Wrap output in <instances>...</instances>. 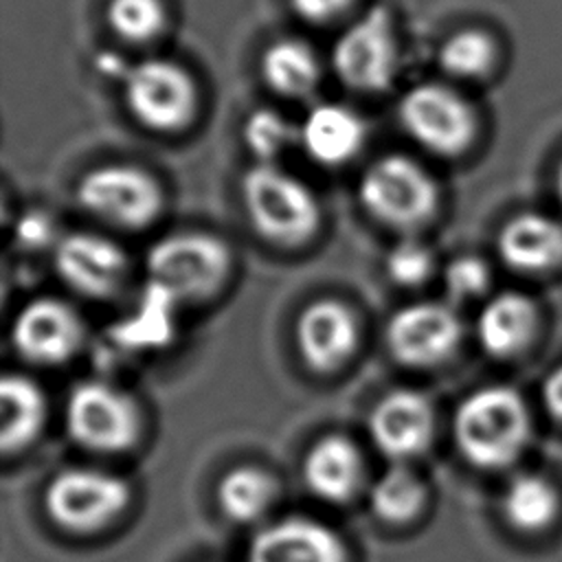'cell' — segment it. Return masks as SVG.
<instances>
[{
	"label": "cell",
	"instance_id": "2",
	"mask_svg": "<svg viewBox=\"0 0 562 562\" xmlns=\"http://www.w3.org/2000/svg\"><path fill=\"white\" fill-rule=\"evenodd\" d=\"M241 198L255 231L279 246H299L321 226L312 189L274 162H257L241 178Z\"/></svg>",
	"mask_w": 562,
	"mask_h": 562
},
{
	"label": "cell",
	"instance_id": "22",
	"mask_svg": "<svg viewBox=\"0 0 562 562\" xmlns=\"http://www.w3.org/2000/svg\"><path fill=\"white\" fill-rule=\"evenodd\" d=\"M277 479L259 465H237L217 483V503L226 518L252 522L263 516L277 501Z\"/></svg>",
	"mask_w": 562,
	"mask_h": 562
},
{
	"label": "cell",
	"instance_id": "8",
	"mask_svg": "<svg viewBox=\"0 0 562 562\" xmlns=\"http://www.w3.org/2000/svg\"><path fill=\"white\" fill-rule=\"evenodd\" d=\"M397 116L404 132L437 156H459L476 136L472 105L441 83L411 88L400 101Z\"/></svg>",
	"mask_w": 562,
	"mask_h": 562
},
{
	"label": "cell",
	"instance_id": "1",
	"mask_svg": "<svg viewBox=\"0 0 562 562\" xmlns=\"http://www.w3.org/2000/svg\"><path fill=\"white\" fill-rule=\"evenodd\" d=\"M452 435L468 463L501 470L514 463L531 435L525 400L509 386H483L465 395L452 417Z\"/></svg>",
	"mask_w": 562,
	"mask_h": 562
},
{
	"label": "cell",
	"instance_id": "16",
	"mask_svg": "<svg viewBox=\"0 0 562 562\" xmlns=\"http://www.w3.org/2000/svg\"><path fill=\"white\" fill-rule=\"evenodd\" d=\"M248 562H349V555L342 538L325 522L288 516L255 533Z\"/></svg>",
	"mask_w": 562,
	"mask_h": 562
},
{
	"label": "cell",
	"instance_id": "10",
	"mask_svg": "<svg viewBox=\"0 0 562 562\" xmlns=\"http://www.w3.org/2000/svg\"><path fill=\"white\" fill-rule=\"evenodd\" d=\"M338 79L360 92L386 90L397 72V44L384 7L369 9L342 31L331 50Z\"/></svg>",
	"mask_w": 562,
	"mask_h": 562
},
{
	"label": "cell",
	"instance_id": "14",
	"mask_svg": "<svg viewBox=\"0 0 562 562\" xmlns=\"http://www.w3.org/2000/svg\"><path fill=\"white\" fill-rule=\"evenodd\" d=\"M369 435L384 457L404 463L426 452L432 441V404L413 389L389 391L369 413Z\"/></svg>",
	"mask_w": 562,
	"mask_h": 562
},
{
	"label": "cell",
	"instance_id": "21",
	"mask_svg": "<svg viewBox=\"0 0 562 562\" xmlns=\"http://www.w3.org/2000/svg\"><path fill=\"white\" fill-rule=\"evenodd\" d=\"M0 446L4 454L29 448L46 422V397L37 382L22 373H7L0 384Z\"/></svg>",
	"mask_w": 562,
	"mask_h": 562
},
{
	"label": "cell",
	"instance_id": "4",
	"mask_svg": "<svg viewBox=\"0 0 562 562\" xmlns=\"http://www.w3.org/2000/svg\"><path fill=\"white\" fill-rule=\"evenodd\" d=\"M358 198L375 222L397 231L426 224L439 206L435 178L402 154H389L371 162L360 178Z\"/></svg>",
	"mask_w": 562,
	"mask_h": 562
},
{
	"label": "cell",
	"instance_id": "24",
	"mask_svg": "<svg viewBox=\"0 0 562 562\" xmlns=\"http://www.w3.org/2000/svg\"><path fill=\"white\" fill-rule=\"evenodd\" d=\"M261 75L266 83L283 97L310 94L318 79L321 68L312 48L299 40H277L261 57Z\"/></svg>",
	"mask_w": 562,
	"mask_h": 562
},
{
	"label": "cell",
	"instance_id": "27",
	"mask_svg": "<svg viewBox=\"0 0 562 562\" xmlns=\"http://www.w3.org/2000/svg\"><path fill=\"white\" fill-rule=\"evenodd\" d=\"M108 22L119 37L143 44L165 29L167 11L162 0H110Z\"/></svg>",
	"mask_w": 562,
	"mask_h": 562
},
{
	"label": "cell",
	"instance_id": "18",
	"mask_svg": "<svg viewBox=\"0 0 562 562\" xmlns=\"http://www.w3.org/2000/svg\"><path fill=\"white\" fill-rule=\"evenodd\" d=\"M496 248L516 272H549L562 263V224L542 213L514 215L503 224Z\"/></svg>",
	"mask_w": 562,
	"mask_h": 562
},
{
	"label": "cell",
	"instance_id": "25",
	"mask_svg": "<svg viewBox=\"0 0 562 562\" xmlns=\"http://www.w3.org/2000/svg\"><path fill=\"white\" fill-rule=\"evenodd\" d=\"M428 501L424 479L404 463L384 470L371 485L369 503L373 514L389 525H406L415 520Z\"/></svg>",
	"mask_w": 562,
	"mask_h": 562
},
{
	"label": "cell",
	"instance_id": "30",
	"mask_svg": "<svg viewBox=\"0 0 562 562\" xmlns=\"http://www.w3.org/2000/svg\"><path fill=\"white\" fill-rule=\"evenodd\" d=\"M446 290L454 301H468L481 296L490 285V270L483 259L463 255L452 259L443 272Z\"/></svg>",
	"mask_w": 562,
	"mask_h": 562
},
{
	"label": "cell",
	"instance_id": "5",
	"mask_svg": "<svg viewBox=\"0 0 562 562\" xmlns=\"http://www.w3.org/2000/svg\"><path fill=\"white\" fill-rule=\"evenodd\" d=\"M125 479L97 468L59 470L44 490L48 518L70 533H94L116 520L130 505Z\"/></svg>",
	"mask_w": 562,
	"mask_h": 562
},
{
	"label": "cell",
	"instance_id": "33",
	"mask_svg": "<svg viewBox=\"0 0 562 562\" xmlns=\"http://www.w3.org/2000/svg\"><path fill=\"white\" fill-rule=\"evenodd\" d=\"M555 189H558V198L562 202V162H560V169H558V178H555Z\"/></svg>",
	"mask_w": 562,
	"mask_h": 562
},
{
	"label": "cell",
	"instance_id": "17",
	"mask_svg": "<svg viewBox=\"0 0 562 562\" xmlns=\"http://www.w3.org/2000/svg\"><path fill=\"white\" fill-rule=\"evenodd\" d=\"M303 479L318 498L347 503L358 494L364 481L362 452L345 435H325L305 452Z\"/></svg>",
	"mask_w": 562,
	"mask_h": 562
},
{
	"label": "cell",
	"instance_id": "3",
	"mask_svg": "<svg viewBox=\"0 0 562 562\" xmlns=\"http://www.w3.org/2000/svg\"><path fill=\"white\" fill-rule=\"evenodd\" d=\"M231 248L211 233H173L158 239L145 259L149 283L173 301L215 294L231 274Z\"/></svg>",
	"mask_w": 562,
	"mask_h": 562
},
{
	"label": "cell",
	"instance_id": "13",
	"mask_svg": "<svg viewBox=\"0 0 562 562\" xmlns=\"http://www.w3.org/2000/svg\"><path fill=\"white\" fill-rule=\"evenodd\" d=\"M53 261L59 279L90 299L114 296L130 272L127 255L116 241L83 231L61 237Z\"/></svg>",
	"mask_w": 562,
	"mask_h": 562
},
{
	"label": "cell",
	"instance_id": "11",
	"mask_svg": "<svg viewBox=\"0 0 562 562\" xmlns=\"http://www.w3.org/2000/svg\"><path fill=\"white\" fill-rule=\"evenodd\" d=\"M463 336L457 312L437 301L411 303L397 310L386 325V347L406 367L424 369L448 360Z\"/></svg>",
	"mask_w": 562,
	"mask_h": 562
},
{
	"label": "cell",
	"instance_id": "28",
	"mask_svg": "<svg viewBox=\"0 0 562 562\" xmlns=\"http://www.w3.org/2000/svg\"><path fill=\"white\" fill-rule=\"evenodd\" d=\"M244 140L259 162H274L294 140V127L274 110H255L244 125Z\"/></svg>",
	"mask_w": 562,
	"mask_h": 562
},
{
	"label": "cell",
	"instance_id": "23",
	"mask_svg": "<svg viewBox=\"0 0 562 562\" xmlns=\"http://www.w3.org/2000/svg\"><path fill=\"white\" fill-rule=\"evenodd\" d=\"M505 520L525 533L547 529L560 512V494L555 485L540 474H520L507 485L503 501Z\"/></svg>",
	"mask_w": 562,
	"mask_h": 562
},
{
	"label": "cell",
	"instance_id": "26",
	"mask_svg": "<svg viewBox=\"0 0 562 562\" xmlns=\"http://www.w3.org/2000/svg\"><path fill=\"white\" fill-rule=\"evenodd\" d=\"M494 55V42L487 33L465 29L443 42L439 64L457 79H476L492 68Z\"/></svg>",
	"mask_w": 562,
	"mask_h": 562
},
{
	"label": "cell",
	"instance_id": "20",
	"mask_svg": "<svg viewBox=\"0 0 562 562\" xmlns=\"http://www.w3.org/2000/svg\"><path fill=\"white\" fill-rule=\"evenodd\" d=\"M536 327L538 310L533 301L520 292H501L492 296L476 318L479 342L494 358H512L520 353L531 342Z\"/></svg>",
	"mask_w": 562,
	"mask_h": 562
},
{
	"label": "cell",
	"instance_id": "9",
	"mask_svg": "<svg viewBox=\"0 0 562 562\" xmlns=\"http://www.w3.org/2000/svg\"><path fill=\"white\" fill-rule=\"evenodd\" d=\"M123 83L132 116L154 132H178L195 116V83L169 59H145L127 68Z\"/></svg>",
	"mask_w": 562,
	"mask_h": 562
},
{
	"label": "cell",
	"instance_id": "31",
	"mask_svg": "<svg viewBox=\"0 0 562 562\" xmlns=\"http://www.w3.org/2000/svg\"><path fill=\"white\" fill-rule=\"evenodd\" d=\"M296 15L312 24H325L338 15H342L351 0H290Z\"/></svg>",
	"mask_w": 562,
	"mask_h": 562
},
{
	"label": "cell",
	"instance_id": "6",
	"mask_svg": "<svg viewBox=\"0 0 562 562\" xmlns=\"http://www.w3.org/2000/svg\"><path fill=\"white\" fill-rule=\"evenodd\" d=\"M68 437L94 452L130 450L143 432L138 402L123 389L88 380L77 384L66 402Z\"/></svg>",
	"mask_w": 562,
	"mask_h": 562
},
{
	"label": "cell",
	"instance_id": "7",
	"mask_svg": "<svg viewBox=\"0 0 562 562\" xmlns=\"http://www.w3.org/2000/svg\"><path fill=\"white\" fill-rule=\"evenodd\" d=\"M77 202L83 211L116 228H145L162 209V189L145 169L112 162L81 176Z\"/></svg>",
	"mask_w": 562,
	"mask_h": 562
},
{
	"label": "cell",
	"instance_id": "32",
	"mask_svg": "<svg viewBox=\"0 0 562 562\" xmlns=\"http://www.w3.org/2000/svg\"><path fill=\"white\" fill-rule=\"evenodd\" d=\"M542 402L551 417L562 422V364L549 373L542 386Z\"/></svg>",
	"mask_w": 562,
	"mask_h": 562
},
{
	"label": "cell",
	"instance_id": "29",
	"mask_svg": "<svg viewBox=\"0 0 562 562\" xmlns=\"http://www.w3.org/2000/svg\"><path fill=\"white\" fill-rule=\"evenodd\" d=\"M432 268L430 248L417 239H402L386 255V274L402 288L422 285L432 274Z\"/></svg>",
	"mask_w": 562,
	"mask_h": 562
},
{
	"label": "cell",
	"instance_id": "15",
	"mask_svg": "<svg viewBox=\"0 0 562 562\" xmlns=\"http://www.w3.org/2000/svg\"><path fill=\"white\" fill-rule=\"evenodd\" d=\"M358 318L336 299H318L296 318V347L303 362L316 373L340 369L358 347Z\"/></svg>",
	"mask_w": 562,
	"mask_h": 562
},
{
	"label": "cell",
	"instance_id": "12",
	"mask_svg": "<svg viewBox=\"0 0 562 562\" xmlns=\"http://www.w3.org/2000/svg\"><path fill=\"white\" fill-rule=\"evenodd\" d=\"M11 342L15 351L35 364H61L83 342V321L66 301L40 296L29 301L13 318Z\"/></svg>",
	"mask_w": 562,
	"mask_h": 562
},
{
	"label": "cell",
	"instance_id": "19",
	"mask_svg": "<svg viewBox=\"0 0 562 562\" xmlns=\"http://www.w3.org/2000/svg\"><path fill=\"white\" fill-rule=\"evenodd\" d=\"M364 136L362 119L340 103L314 105L299 127L303 149L325 167H338L351 160L362 149Z\"/></svg>",
	"mask_w": 562,
	"mask_h": 562
}]
</instances>
